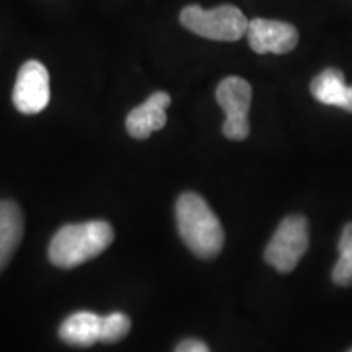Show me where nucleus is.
I'll return each instance as SVG.
<instances>
[{
  "label": "nucleus",
  "mask_w": 352,
  "mask_h": 352,
  "mask_svg": "<svg viewBox=\"0 0 352 352\" xmlns=\"http://www.w3.org/2000/svg\"><path fill=\"white\" fill-rule=\"evenodd\" d=\"M176 226L184 245L202 259L222 252L226 233L217 215L196 192H184L176 202Z\"/></svg>",
  "instance_id": "f257e3e1"
},
{
  "label": "nucleus",
  "mask_w": 352,
  "mask_h": 352,
  "mask_svg": "<svg viewBox=\"0 0 352 352\" xmlns=\"http://www.w3.org/2000/svg\"><path fill=\"white\" fill-rule=\"evenodd\" d=\"M114 240V230L104 220H88L64 226L52 236L51 263L63 270H72L100 256Z\"/></svg>",
  "instance_id": "f03ea898"
},
{
  "label": "nucleus",
  "mask_w": 352,
  "mask_h": 352,
  "mask_svg": "<svg viewBox=\"0 0 352 352\" xmlns=\"http://www.w3.org/2000/svg\"><path fill=\"white\" fill-rule=\"evenodd\" d=\"M179 21L191 33L214 41H239L248 30V20L235 6H220L210 10L189 6L179 13Z\"/></svg>",
  "instance_id": "7ed1b4c3"
},
{
  "label": "nucleus",
  "mask_w": 352,
  "mask_h": 352,
  "mask_svg": "<svg viewBox=\"0 0 352 352\" xmlns=\"http://www.w3.org/2000/svg\"><path fill=\"white\" fill-rule=\"evenodd\" d=\"M308 222L302 215H289L285 217L266 250L264 259L279 272H290L296 270L303 254L308 250Z\"/></svg>",
  "instance_id": "20e7f679"
},
{
  "label": "nucleus",
  "mask_w": 352,
  "mask_h": 352,
  "mask_svg": "<svg viewBox=\"0 0 352 352\" xmlns=\"http://www.w3.org/2000/svg\"><path fill=\"white\" fill-rule=\"evenodd\" d=\"M252 94V85L241 77H227L219 83L215 98L226 113L222 131L227 139L245 140L250 135L248 113Z\"/></svg>",
  "instance_id": "39448f33"
},
{
  "label": "nucleus",
  "mask_w": 352,
  "mask_h": 352,
  "mask_svg": "<svg viewBox=\"0 0 352 352\" xmlns=\"http://www.w3.org/2000/svg\"><path fill=\"white\" fill-rule=\"evenodd\" d=\"M51 98L50 74L38 60L21 65L13 88V104L23 114H38L47 107Z\"/></svg>",
  "instance_id": "423d86ee"
},
{
  "label": "nucleus",
  "mask_w": 352,
  "mask_h": 352,
  "mask_svg": "<svg viewBox=\"0 0 352 352\" xmlns=\"http://www.w3.org/2000/svg\"><path fill=\"white\" fill-rule=\"evenodd\" d=\"M250 47L258 54H285L296 50L298 43V32L287 21L254 19L248 21L246 30Z\"/></svg>",
  "instance_id": "0eeeda50"
},
{
  "label": "nucleus",
  "mask_w": 352,
  "mask_h": 352,
  "mask_svg": "<svg viewBox=\"0 0 352 352\" xmlns=\"http://www.w3.org/2000/svg\"><path fill=\"white\" fill-rule=\"evenodd\" d=\"M171 98L165 91H155L148 96L147 101L139 104L127 114L126 129L131 138L144 140L148 139L155 131L164 129L166 124V108L170 107Z\"/></svg>",
  "instance_id": "6e6552de"
},
{
  "label": "nucleus",
  "mask_w": 352,
  "mask_h": 352,
  "mask_svg": "<svg viewBox=\"0 0 352 352\" xmlns=\"http://www.w3.org/2000/svg\"><path fill=\"white\" fill-rule=\"evenodd\" d=\"M310 90L314 98L320 103L352 113V85H347L344 74L340 69L329 67L318 74L311 80Z\"/></svg>",
  "instance_id": "1a4fd4ad"
},
{
  "label": "nucleus",
  "mask_w": 352,
  "mask_h": 352,
  "mask_svg": "<svg viewBox=\"0 0 352 352\" xmlns=\"http://www.w3.org/2000/svg\"><path fill=\"white\" fill-rule=\"evenodd\" d=\"M101 324L103 316L87 310L76 311L63 321L59 336L69 346L90 347L101 341Z\"/></svg>",
  "instance_id": "9d476101"
},
{
  "label": "nucleus",
  "mask_w": 352,
  "mask_h": 352,
  "mask_svg": "<svg viewBox=\"0 0 352 352\" xmlns=\"http://www.w3.org/2000/svg\"><path fill=\"white\" fill-rule=\"evenodd\" d=\"M23 214L13 201H0V271L10 263L23 239Z\"/></svg>",
  "instance_id": "9b49d317"
},
{
  "label": "nucleus",
  "mask_w": 352,
  "mask_h": 352,
  "mask_svg": "<svg viewBox=\"0 0 352 352\" xmlns=\"http://www.w3.org/2000/svg\"><path fill=\"white\" fill-rule=\"evenodd\" d=\"M334 284L341 287L352 285V222L342 230L340 240V259L333 270Z\"/></svg>",
  "instance_id": "f8f14e48"
},
{
  "label": "nucleus",
  "mask_w": 352,
  "mask_h": 352,
  "mask_svg": "<svg viewBox=\"0 0 352 352\" xmlns=\"http://www.w3.org/2000/svg\"><path fill=\"white\" fill-rule=\"evenodd\" d=\"M131 331V320L129 316L121 314V311H114V314L103 316V324H101V341L107 344H113L124 340L127 333Z\"/></svg>",
  "instance_id": "ddd939ff"
},
{
  "label": "nucleus",
  "mask_w": 352,
  "mask_h": 352,
  "mask_svg": "<svg viewBox=\"0 0 352 352\" xmlns=\"http://www.w3.org/2000/svg\"><path fill=\"white\" fill-rule=\"evenodd\" d=\"M175 352H210L209 347L199 340H184L179 342Z\"/></svg>",
  "instance_id": "4468645a"
},
{
  "label": "nucleus",
  "mask_w": 352,
  "mask_h": 352,
  "mask_svg": "<svg viewBox=\"0 0 352 352\" xmlns=\"http://www.w3.org/2000/svg\"><path fill=\"white\" fill-rule=\"evenodd\" d=\"M349 352H352V351H349Z\"/></svg>",
  "instance_id": "2eb2a0df"
}]
</instances>
